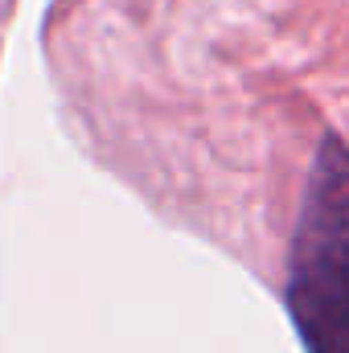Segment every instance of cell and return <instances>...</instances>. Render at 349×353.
I'll list each match as a JSON object with an SVG mask.
<instances>
[{"mask_svg": "<svg viewBox=\"0 0 349 353\" xmlns=\"http://www.w3.org/2000/svg\"><path fill=\"white\" fill-rule=\"evenodd\" d=\"M283 304L304 353H349V144L325 136L304 181Z\"/></svg>", "mask_w": 349, "mask_h": 353, "instance_id": "1", "label": "cell"}]
</instances>
